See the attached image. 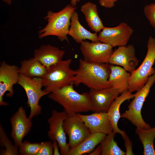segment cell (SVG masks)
Segmentation results:
<instances>
[{
  "mask_svg": "<svg viewBox=\"0 0 155 155\" xmlns=\"http://www.w3.org/2000/svg\"><path fill=\"white\" fill-rule=\"evenodd\" d=\"M76 71L73 84H82L90 89L110 87L108 84L111 72L108 63H91L80 59Z\"/></svg>",
  "mask_w": 155,
  "mask_h": 155,
  "instance_id": "1",
  "label": "cell"
},
{
  "mask_svg": "<svg viewBox=\"0 0 155 155\" xmlns=\"http://www.w3.org/2000/svg\"><path fill=\"white\" fill-rule=\"evenodd\" d=\"M71 84L50 92L49 97L61 105L68 115L92 111L88 93H78Z\"/></svg>",
  "mask_w": 155,
  "mask_h": 155,
  "instance_id": "2",
  "label": "cell"
},
{
  "mask_svg": "<svg viewBox=\"0 0 155 155\" xmlns=\"http://www.w3.org/2000/svg\"><path fill=\"white\" fill-rule=\"evenodd\" d=\"M76 7L68 4L57 12L49 10L44 19L48 22L46 26L39 31V37L43 38L48 36L58 37L61 41L69 42L67 36L70 25L71 16Z\"/></svg>",
  "mask_w": 155,
  "mask_h": 155,
  "instance_id": "3",
  "label": "cell"
},
{
  "mask_svg": "<svg viewBox=\"0 0 155 155\" xmlns=\"http://www.w3.org/2000/svg\"><path fill=\"white\" fill-rule=\"evenodd\" d=\"M72 59L61 60L47 68L42 78L44 90L50 93L56 90L73 84L76 70L71 69Z\"/></svg>",
  "mask_w": 155,
  "mask_h": 155,
  "instance_id": "4",
  "label": "cell"
},
{
  "mask_svg": "<svg viewBox=\"0 0 155 155\" xmlns=\"http://www.w3.org/2000/svg\"><path fill=\"white\" fill-rule=\"evenodd\" d=\"M147 48V53L143 62L137 68L131 73L128 90L132 93L140 90L155 73V69L153 67L155 61V38L149 37Z\"/></svg>",
  "mask_w": 155,
  "mask_h": 155,
  "instance_id": "5",
  "label": "cell"
},
{
  "mask_svg": "<svg viewBox=\"0 0 155 155\" xmlns=\"http://www.w3.org/2000/svg\"><path fill=\"white\" fill-rule=\"evenodd\" d=\"M155 83V73L140 90L136 92L133 100L128 106V109L121 115V117L126 119L137 128L149 129L151 126L144 120L141 110L146 98L152 86Z\"/></svg>",
  "mask_w": 155,
  "mask_h": 155,
  "instance_id": "6",
  "label": "cell"
},
{
  "mask_svg": "<svg viewBox=\"0 0 155 155\" xmlns=\"http://www.w3.org/2000/svg\"><path fill=\"white\" fill-rule=\"evenodd\" d=\"M18 83L22 87L26 93L28 99L27 104L30 108L29 117L32 119L41 114L42 107L39 104V101L42 97L50 93L42 90L43 86L42 78H31L20 74Z\"/></svg>",
  "mask_w": 155,
  "mask_h": 155,
  "instance_id": "7",
  "label": "cell"
},
{
  "mask_svg": "<svg viewBox=\"0 0 155 155\" xmlns=\"http://www.w3.org/2000/svg\"><path fill=\"white\" fill-rule=\"evenodd\" d=\"M67 115L65 111L58 112L53 110L51 117L47 120L49 126L48 136L51 141L57 142L61 154L63 155H67L70 148L63 126V122Z\"/></svg>",
  "mask_w": 155,
  "mask_h": 155,
  "instance_id": "8",
  "label": "cell"
},
{
  "mask_svg": "<svg viewBox=\"0 0 155 155\" xmlns=\"http://www.w3.org/2000/svg\"><path fill=\"white\" fill-rule=\"evenodd\" d=\"M133 29L125 22H122L113 27H104L98 35L99 41L113 47L127 45L131 36Z\"/></svg>",
  "mask_w": 155,
  "mask_h": 155,
  "instance_id": "9",
  "label": "cell"
},
{
  "mask_svg": "<svg viewBox=\"0 0 155 155\" xmlns=\"http://www.w3.org/2000/svg\"><path fill=\"white\" fill-rule=\"evenodd\" d=\"M113 47L100 41L90 42L84 40L80 43V48L85 61L91 63H108L113 52Z\"/></svg>",
  "mask_w": 155,
  "mask_h": 155,
  "instance_id": "10",
  "label": "cell"
},
{
  "mask_svg": "<svg viewBox=\"0 0 155 155\" xmlns=\"http://www.w3.org/2000/svg\"><path fill=\"white\" fill-rule=\"evenodd\" d=\"M63 126L68 136V144L70 148L78 145L91 133L77 113L68 115L63 122Z\"/></svg>",
  "mask_w": 155,
  "mask_h": 155,
  "instance_id": "11",
  "label": "cell"
},
{
  "mask_svg": "<svg viewBox=\"0 0 155 155\" xmlns=\"http://www.w3.org/2000/svg\"><path fill=\"white\" fill-rule=\"evenodd\" d=\"M20 76L19 68L15 65H10L3 61L0 66V105L6 106L8 104L3 100V96L12 97L14 94L13 86L18 83Z\"/></svg>",
  "mask_w": 155,
  "mask_h": 155,
  "instance_id": "12",
  "label": "cell"
},
{
  "mask_svg": "<svg viewBox=\"0 0 155 155\" xmlns=\"http://www.w3.org/2000/svg\"><path fill=\"white\" fill-rule=\"evenodd\" d=\"M31 120L27 117L25 109L22 106L11 117L10 136L16 146L19 147L24 137L31 129L32 125Z\"/></svg>",
  "mask_w": 155,
  "mask_h": 155,
  "instance_id": "13",
  "label": "cell"
},
{
  "mask_svg": "<svg viewBox=\"0 0 155 155\" xmlns=\"http://www.w3.org/2000/svg\"><path fill=\"white\" fill-rule=\"evenodd\" d=\"M92 111L107 112L113 102L121 94L112 87L100 89H90L88 93Z\"/></svg>",
  "mask_w": 155,
  "mask_h": 155,
  "instance_id": "14",
  "label": "cell"
},
{
  "mask_svg": "<svg viewBox=\"0 0 155 155\" xmlns=\"http://www.w3.org/2000/svg\"><path fill=\"white\" fill-rule=\"evenodd\" d=\"M139 60L136 57L135 48L133 44L118 46L113 51L108 63L120 66L129 73L136 69Z\"/></svg>",
  "mask_w": 155,
  "mask_h": 155,
  "instance_id": "15",
  "label": "cell"
},
{
  "mask_svg": "<svg viewBox=\"0 0 155 155\" xmlns=\"http://www.w3.org/2000/svg\"><path fill=\"white\" fill-rule=\"evenodd\" d=\"M77 114L89 129L91 133L107 134L113 132V128L107 112H96L90 115Z\"/></svg>",
  "mask_w": 155,
  "mask_h": 155,
  "instance_id": "16",
  "label": "cell"
},
{
  "mask_svg": "<svg viewBox=\"0 0 155 155\" xmlns=\"http://www.w3.org/2000/svg\"><path fill=\"white\" fill-rule=\"evenodd\" d=\"M65 51L48 44L35 50L34 57L47 68L62 60Z\"/></svg>",
  "mask_w": 155,
  "mask_h": 155,
  "instance_id": "17",
  "label": "cell"
},
{
  "mask_svg": "<svg viewBox=\"0 0 155 155\" xmlns=\"http://www.w3.org/2000/svg\"><path fill=\"white\" fill-rule=\"evenodd\" d=\"M97 33H92L85 28L79 21L78 13L75 11L73 12L71 19L68 35L71 36L76 43L80 44L86 39L92 42H99Z\"/></svg>",
  "mask_w": 155,
  "mask_h": 155,
  "instance_id": "18",
  "label": "cell"
},
{
  "mask_svg": "<svg viewBox=\"0 0 155 155\" xmlns=\"http://www.w3.org/2000/svg\"><path fill=\"white\" fill-rule=\"evenodd\" d=\"M109 66L111 72L108 84L109 86L118 89L121 94L128 90L131 73L119 66L109 64Z\"/></svg>",
  "mask_w": 155,
  "mask_h": 155,
  "instance_id": "19",
  "label": "cell"
},
{
  "mask_svg": "<svg viewBox=\"0 0 155 155\" xmlns=\"http://www.w3.org/2000/svg\"><path fill=\"white\" fill-rule=\"evenodd\" d=\"M135 94L127 90L117 97L112 103L107 113L113 128V132L115 134L119 133L121 135L123 130L118 127V123L121 117L120 108L121 104L125 101L133 98Z\"/></svg>",
  "mask_w": 155,
  "mask_h": 155,
  "instance_id": "20",
  "label": "cell"
},
{
  "mask_svg": "<svg viewBox=\"0 0 155 155\" xmlns=\"http://www.w3.org/2000/svg\"><path fill=\"white\" fill-rule=\"evenodd\" d=\"M106 135L101 133H91L78 145L70 148L67 155H82L91 152L100 144Z\"/></svg>",
  "mask_w": 155,
  "mask_h": 155,
  "instance_id": "21",
  "label": "cell"
},
{
  "mask_svg": "<svg viewBox=\"0 0 155 155\" xmlns=\"http://www.w3.org/2000/svg\"><path fill=\"white\" fill-rule=\"evenodd\" d=\"M80 10L84 14L88 25L93 31L97 33L105 27L95 4L90 2L86 3L81 6Z\"/></svg>",
  "mask_w": 155,
  "mask_h": 155,
  "instance_id": "22",
  "label": "cell"
},
{
  "mask_svg": "<svg viewBox=\"0 0 155 155\" xmlns=\"http://www.w3.org/2000/svg\"><path fill=\"white\" fill-rule=\"evenodd\" d=\"M19 68L20 74L28 77L42 78L46 74L47 68L42 65L34 57L20 62Z\"/></svg>",
  "mask_w": 155,
  "mask_h": 155,
  "instance_id": "23",
  "label": "cell"
},
{
  "mask_svg": "<svg viewBox=\"0 0 155 155\" xmlns=\"http://www.w3.org/2000/svg\"><path fill=\"white\" fill-rule=\"evenodd\" d=\"M135 133L138 136L143 147L144 155H155L154 142L155 126L149 129L137 128Z\"/></svg>",
  "mask_w": 155,
  "mask_h": 155,
  "instance_id": "24",
  "label": "cell"
},
{
  "mask_svg": "<svg viewBox=\"0 0 155 155\" xmlns=\"http://www.w3.org/2000/svg\"><path fill=\"white\" fill-rule=\"evenodd\" d=\"M115 134L113 132L106 134L100 143L102 155H125V152L118 146L114 140Z\"/></svg>",
  "mask_w": 155,
  "mask_h": 155,
  "instance_id": "25",
  "label": "cell"
},
{
  "mask_svg": "<svg viewBox=\"0 0 155 155\" xmlns=\"http://www.w3.org/2000/svg\"><path fill=\"white\" fill-rule=\"evenodd\" d=\"M0 143L2 147L4 148L0 152V155H19V148L13 145L7 137L5 132L1 125L0 126Z\"/></svg>",
  "mask_w": 155,
  "mask_h": 155,
  "instance_id": "26",
  "label": "cell"
},
{
  "mask_svg": "<svg viewBox=\"0 0 155 155\" xmlns=\"http://www.w3.org/2000/svg\"><path fill=\"white\" fill-rule=\"evenodd\" d=\"M41 146V143H32L24 141L19 147V154L22 155H37Z\"/></svg>",
  "mask_w": 155,
  "mask_h": 155,
  "instance_id": "27",
  "label": "cell"
},
{
  "mask_svg": "<svg viewBox=\"0 0 155 155\" xmlns=\"http://www.w3.org/2000/svg\"><path fill=\"white\" fill-rule=\"evenodd\" d=\"M144 12L150 25L153 27L155 25V3L146 5Z\"/></svg>",
  "mask_w": 155,
  "mask_h": 155,
  "instance_id": "28",
  "label": "cell"
},
{
  "mask_svg": "<svg viewBox=\"0 0 155 155\" xmlns=\"http://www.w3.org/2000/svg\"><path fill=\"white\" fill-rule=\"evenodd\" d=\"M41 147L37 155H52L53 153V142L48 141L41 143Z\"/></svg>",
  "mask_w": 155,
  "mask_h": 155,
  "instance_id": "29",
  "label": "cell"
},
{
  "mask_svg": "<svg viewBox=\"0 0 155 155\" xmlns=\"http://www.w3.org/2000/svg\"><path fill=\"white\" fill-rule=\"evenodd\" d=\"M124 141V146L126 149V155H133L134 154L132 151V143L125 132L123 131L121 134Z\"/></svg>",
  "mask_w": 155,
  "mask_h": 155,
  "instance_id": "30",
  "label": "cell"
},
{
  "mask_svg": "<svg viewBox=\"0 0 155 155\" xmlns=\"http://www.w3.org/2000/svg\"><path fill=\"white\" fill-rule=\"evenodd\" d=\"M118 0H100L99 3L101 6L106 8H111L115 6Z\"/></svg>",
  "mask_w": 155,
  "mask_h": 155,
  "instance_id": "31",
  "label": "cell"
},
{
  "mask_svg": "<svg viewBox=\"0 0 155 155\" xmlns=\"http://www.w3.org/2000/svg\"><path fill=\"white\" fill-rule=\"evenodd\" d=\"M53 149L54 155H61L60 152H59V148L58 144L57 142L55 141L53 142Z\"/></svg>",
  "mask_w": 155,
  "mask_h": 155,
  "instance_id": "32",
  "label": "cell"
},
{
  "mask_svg": "<svg viewBox=\"0 0 155 155\" xmlns=\"http://www.w3.org/2000/svg\"><path fill=\"white\" fill-rule=\"evenodd\" d=\"M100 154H101V150L100 145H98L89 154V155H99Z\"/></svg>",
  "mask_w": 155,
  "mask_h": 155,
  "instance_id": "33",
  "label": "cell"
},
{
  "mask_svg": "<svg viewBox=\"0 0 155 155\" xmlns=\"http://www.w3.org/2000/svg\"><path fill=\"white\" fill-rule=\"evenodd\" d=\"M80 0H71L70 1L71 5L73 6H75L77 5V2H79Z\"/></svg>",
  "mask_w": 155,
  "mask_h": 155,
  "instance_id": "34",
  "label": "cell"
},
{
  "mask_svg": "<svg viewBox=\"0 0 155 155\" xmlns=\"http://www.w3.org/2000/svg\"><path fill=\"white\" fill-rule=\"evenodd\" d=\"M5 3L8 4H10L11 3V0H3Z\"/></svg>",
  "mask_w": 155,
  "mask_h": 155,
  "instance_id": "35",
  "label": "cell"
},
{
  "mask_svg": "<svg viewBox=\"0 0 155 155\" xmlns=\"http://www.w3.org/2000/svg\"><path fill=\"white\" fill-rule=\"evenodd\" d=\"M154 28V29H155V25H154V26L153 27Z\"/></svg>",
  "mask_w": 155,
  "mask_h": 155,
  "instance_id": "36",
  "label": "cell"
}]
</instances>
